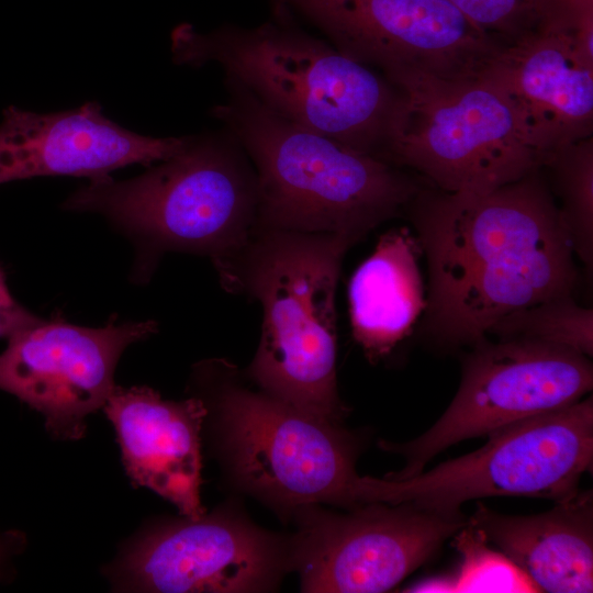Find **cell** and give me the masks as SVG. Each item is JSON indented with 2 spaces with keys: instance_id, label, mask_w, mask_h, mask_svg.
<instances>
[{
  "instance_id": "5bb4252c",
  "label": "cell",
  "mask_w": 593,
  "mask_h": 593,
  "mask_svg": "<svg viewBox=\"0 0 593 593\" xmlns=\"http://www.w3.org/2000/svg\"><path fill=\"white\" fill-rule=\"evenodd\" d=\"M184 139L134 133L94 101L52 113L10 105L0 123V184L42 176L98 180L122 167L165 160Z\"/></svg>"
},
{
  "instance_id": "603a6c76",
  "label": "cell",
  "mask_w": 593,
  "mask_h": 593,
  "mask_svg": "<svg viewBox=\"0 0 593 593\" xmlns=\"http://www.w3.org/2000/svg\"><path fill=\"white\" fill-rule=\"evenodd\" d=\"M532 3L536 27L575 32L593 26V0H532Z\"/></svg>"
},
{
  "instance_id": "30bf717a",
  "label": "cell",
  "mask_w": 593,
  "mask_h": 593,
  "mask_svg": "<svg viewBox=\"0 0 593 593\" xmlns=\"http://www.w3.org/2000/svg\"><path fill=\"white\" fill-rule=\"evenodd\" d=\"M291 570L302 592L377 593L396 586L468 523L413 504L371 502L347 513L306 505L293 512Z\"/></svg>"
},
{
  "instance_id": "4fadbf2b",
  "label": "cell",
  "mask_w": 593,
  "mask_h": 593,
  "mask_svg": "<svg viewBox=\"0 0 593 593\" xmlns=\"http://www.w3.org/2000/svg\"><path fill=\"white\" fill-rule=\"evenodd\" d=\"M158 331L153 320L86 327L58 317L14 333L0 354V390L41 413L59 439H80L86 417L103 407L123 351Z\"/></svg>"
},
{
  "instance_id": "7402d4cb",
  "label": "cell",
  "mask_w": 593,
  "mask_h": 593,
  "mask_svg": "<svg viewBox=\"0 0 593 593\" xmlns=\"http://www.w3.org/2000/svg\"><path fill=\"white\" fill-rule=\"evenodd\" d=\"M479 30L507 43L536 27L532 0H447Z\"/></svg>"
},
{
  "instance_id": "5b68a950",
  "label": "cell",
  "mask_w": 593,
  "mask_h": 593,
  "mask_svg": "<svg viewBox=\"0 0 593 593\" xmlns=\"http://www.w3.org/2000/svg\"><path fill=\"white\" fill-rule=\"evenodd\" d=\"M258 182L235 139L186 136L181 148L142 175L90 180L61 204L105 217L135 247L131 279L146 283L167 253L209 257L239 250L256 230Z\"/></svg>"
},
{
  "instance_id": "e0dca14e",
  "label": "cell",
  "mask_w": 593,
  "mask_h": 593,
  "mask_svg": "<svg viewBox=\"0 0 593 593\" xmlns=\"http://www.w3.org/2000/svg\"><path fill=\"white\" fill-rule=\"evenodd\" d=\"M468 524L494 544L535 585L550 593L593 589L591 491L534 515H507L478 503Z\"/></svg>"
},
{
  "instance_id": "ac0fdd59",
  "label": "cell",
  "mask_w": 593,
  "mask_h": 593,
  "mask_svg": "<svg viewBox=\"0 0 593 593\" xmlns=\"http://www.w3.org/2000/svg\"><path fill=\"white\" fill-rule=\"evenodd\" d=\"M421 248L406 227L382 234L347 290L351 333L370 360L390 354L424 313Z\"/></svg>"
},
{
  "instance_id": "7c38bea8",
  "label": "cell",
  "mask_w": 593,
  "mask_h": 593,
  "mask_svg": "<svg viewBox=\"0 0 593 593\" xmlns=\"http://www.w3.org/2000/svg\"><path fill=\"white\" fill-rule=\"evenodd\" d=\"M291 570L290 541L234 510L146 528L111 568L121 591L265 592Z\"/></svg>"
},
{
  "instance_id": "277c9868",
  "label": "cell",
  "mask_w": 593,
  "mask_h": 593,
  "mask_svg": "<svg viewBox=\"0 0 593 593\" xmlns=\"http://www.w3.org/2000/svg\"><path fill=\"white\" fill-rule=\"evenodd\" d=\"M212 114L250 160L258 182L256 230L328 233L356 244L404 211L421 177L295 124L225 79Z\"/></svg>"
},
{
  "instance_id": "44dd1931",
  "label": "cell",
  "mask_w": 593,
  "mask_h": 593,
  "mask_svg": "<svg viewBox=\"0 0 593 593\" xmlns=\"http://www.w3.org/2000/svg\"><path fill=\"white\" fill-rule=\"evenodd\" d=\"M457 534V545L463 556V563L451 584L454 591H537L510 559L502 552L491 551L485 546L484 537L468 523Z\"/></svg>"
},
{
  "instance_id": "8992f818",
  "label": "cell",
  "mask_w": 593,
  "mask_h": 593,
  "mask_svg": "<svg viewBox=\"0 0 593 593\" xmlns=\"http://www.w3.org/2000/svg\"><path fill=\"white\" fill-rule=\"evenodd\" d=\"M191 383L238 489L280 513L321 503L360 505L359 441L339 423L250 389L237 367L224 359L197 363Z\"/></svg>"
},
{
  "instance_id": "9c48e42d",
  "label": "cell",
  "mask_w": 593,
  "mask_h": 593,
  "mask_svg": "<svg viewBox=\"0 0 593 593\" xmlns=\"http://www.w3.org/2000/svg\"><path fill=\"white\" fill-rule=\"evenodd\" d=\"M592 387L593 367L585 355L536 340L486 337L463 357L456 395L433 426L406 443H380L405 459L401 470L384 478L418 474L450 446L573 404Z\"/></svg>"
},
{
  "instance_id": "3957f363",
  "label": "cell",
  "mask_w": 593,
  "mask_h": 593,
  "mask_svg": "<svg viewBox=\"0 0 593 593\" xmlns=\"http://www.w3.org/2000/svg\"><path fill=\"white\" fill-rule=\"evenodd\" d=\"M356 243L342 235L254 231L213 264L222 288L259 303L260 338L246 374L259 390L321 419L346 414L336 376V291Z\"/></svg>"
},
{
  "instance_id": "52a82bcc",
  "label": "cell",
  "mask_w": 593,
  "mask_h": 593,
  "mask_svg": "<svg viewBox=\"0 0 593 593\" xmlns=\"http://www.w3.org/2000/svg\"><path fill=\"white\" fill-rule=\"evenodd\" d=\"M391 82L404 92L406 112L384 160L432 187L482 193L546 166L506 97L480 75L407 72Z\"/></svg>"
},
{
  "instance_id": "ffe728a7",
  "label": "cell",
  "mask_w": 593,
  "mask_h": 593,
  "mask_svg": "<svg viewBox=\"0 0 593 593\" xmlns=\"http://www.w3.org/2000/svg\"><path fill=\"white\" fill-rule=\"evenodd\" d=\"M489 336L547 343L591 358L593 311L579 305L573 295L552 298L506 315L491 328Z\"/></svg>"
},
{
  "instance_id": "2e32d148",
  "label": "cell",
  "mask_w": 593,
  "mask_h": 593,
  "mask_svg": "<svg viewBox=\"0 0 593 593\" xmlns=\"http://www.w3.org/2000/svg\"><path fill=\"white\" fill-rule=\"evenodd\" d=\"M102 409L114 426L131 481L171 502L186 517L203 515L202 400L193 395L170 401L146 385H114Z\"/></svg>"
},
{
  "instance_id": "7a4b0ae2",
  "label": "cell",
  "mask_w": 593,
  "mask_h": 593,
  "mask_svg": "<svg viewBox=\"0 0 593 593\" xmlns=\"http://www.w3.org/2000/svg\"><path fill=\"white\" fill-rule=\"evenodd\" d=\"M171 54L181 66L217 64L277 114L381 159L404 122L400 88L296 27L283 12L253 29L225 25L202 33L181 23L171 32Z\"/></svg>"
},
{
  "instance_id": "cb8c5ba5",
  "label": "cell",
  "mask_w": 593,
  "mask_h": 593,
  "mask_svg": "<svg viewBox=\"0 0 593 593\" xmlns=\"http://www.w3.org/2000/svg\"><path fill=\"white\" fill-rule=\"evenodd\" d=\"M38 318L40 316L25 309L12 295L7 284L5 273L0 266V337L9 338Z\"/></svg>"
},
{
  "instance_id": "d6986e66",
  "label": "cell",
  "mask_w": 593,
  "mask_h": 593,
  "mask_svg": "<svg viewBox=\"0 0 593 593\" xmlns=\"http://www.w3.org/2000/svg\"><path fill=\"white\" fill-rule=\"evenodd\" d=\"M544 169L550 171L553 195L574 255L584 267L593 266V137L556 150Z\"/></svg>"
},
{
  "instance_id": "8fae6325",
  "label": "cell",
  "mask_w": 593,
  "mask_h": 593,
  "mask_svg": "<svg viewBox=\"0 0 593 593\" xmlns=\"http://www.w3.org/2000/svg\"><path fill=\"white\" fill-rule=\"evenodd\" d=\"M295 13L348 57L390 81L407 72L477 77L502 42L479 30L447 0H270Z\"/></svg>"
},
{
  "instance_id": "ba28073f",
  "label": "cell",
  "mask_w": 593,
  "mask_h": 593,
  "mask_svg": "<svg viewBox=\"0 0 593 593\" xmlns=\"http://www.w3.org/2000/svg\"><path fill=\"white\" fill-rule=\"evenodd\" d=\"M479 449L411 478H376L372 500L409 503L445 515L489 496L560 502L579 492L593 461L592 396L517 421L488 435Z\"/></svg>"
},
{
  "instance_id": "d4e9b609",
  "label": "cell",
  "mask_w": 593,
  "mask_h": 593,
  "mask_svg": "<svg viewBox=\"0 0 593 593\" xmlns=\"http://www.w3.org/2000/svg\"><path fill=\"white\" fill-rule=\"evenodd\" d=\"M5 542H4V539L2 536H0V571H1V566L4 561V557H5Z\"/></svg>"
},
{
  "instance_id": "6da1fadb",
  "label": "cell",
  "mask_w": 593,
  "mask_h": 593,
  "mask_svg": "<svg viewBox=\"0 0 593 593\" xmlns=\"http://www.w3.org/2000/svg\"><path fill=\"white\" fill-rule=\"evenodd\" d=\"M428 268L424 332L472 346L506 315L579 283L545 169L482 193L423 187L407 208Z\"/></svg>"
},
{
  "instance_id": "9a60e30c",
  "label": "cell",
  "mask_w": 593,
  "mask_h": 593,
  "mask_svg": "<svg viewBox=\"0 0 593 593\" xmlns=\"http://www.w3.org/2000/svg\"><path fill=\"white\" fill-rule=\"evenodd\" d=\"M480 76L503 92L547 163L559 148L592 136L593 58L572 32L528 31L503 43Z\"/></svg>"
}]
</instances>
